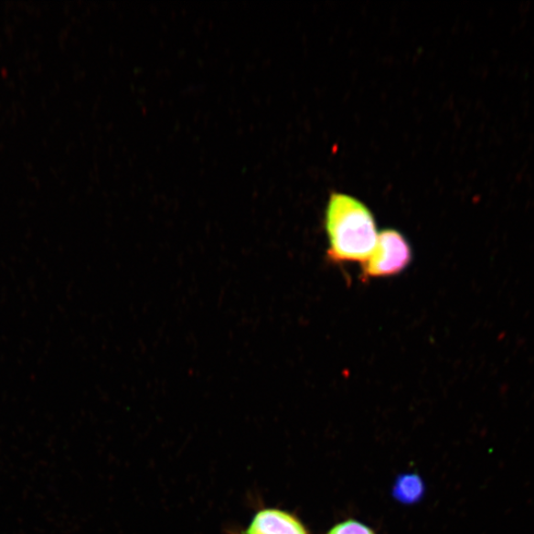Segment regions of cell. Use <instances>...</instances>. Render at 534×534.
<instances>
[{
    "mask_svg": "<svg viewBox=\"0 0 534 534\" xmlns=\"http://www.w3.org/2000/svg\"><path fill=\"white\" fill-rule=\"evenodd\" d=\"M325 229L329 241L327 257L333 262H366L379 233L374 215L359 199L335 192L326 203Z\"/></svg>",
    "mask_w": 534,
    "mask_h": 534,
    "instance_id": "1",
    "label": "cell"
},
{
    "mask_svg": "<svg viewBox=\"0 0 534 534\" xmlns=\"http://www.w3.org/2000/svg\"><path fill=\"white\" fill-rule=\"evenodd\" d=\"M412 260L410 242L394 229L379 233L369 259L362 264L364 279L390 277L404 272Z\"/></svg>",
    "mask_w": 534,
    "mask_h": 534,
    "instance_id": "2",
    "label": "cell"
},
{
    "mask_svg": "<svg viewBox=\"0 0 534 534\" xmlns=\"http://www.w3.org/2000/svg\"><path fill=\"white\" fill-rule=\"evenodd\" d=\"M246 534H308L294 516L281 509H263L251 521Z\"/></svg>",
    "mask_w": 534,
    "mask_h": 534,
    "instance_id": "3",
    "label": "cell"
},
{
    "mask_svg": "<svg viewBox=\"0 0 534 534\" xmlns=\"http://www.w3.org/2000/svg\"><path fill=\"white\" fill-rule=\"evenodd\" d=\"M426 492L424 484L416 475H405L400 476L393 487L395 499L402 504L411 505L418 503Z\"/></svg>",
    "mask_w": 534,
    "mask_h": 534,
    "instance_id": "4",
    "label": "cell"
},
{
    "mask_svg": "<svg viewBox=\"0 0 534 534\" xmlns=\"http://www.w3.org/2000/svg\"><path fill=\"white\" fill-rule=\"evenodd\" d=\"M327 534H375L374 531L367 526H364L357 520H347L345 523L336 526Z\"/></svg>",
    "mask_w": 534,
    "mask_h": 534,
    "instance_id": "5",
    "label": "cell"
}]
</instances>
